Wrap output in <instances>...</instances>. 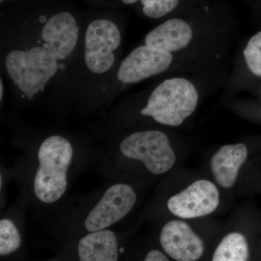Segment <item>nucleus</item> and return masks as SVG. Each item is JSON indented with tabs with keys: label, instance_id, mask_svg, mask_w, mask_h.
Here are the masks:
<instances>
[{
	"label": "nucleus",
	"instance_id": "nucleus-1",
	"mask_svg": "<svg viewBox=\"0 0 261 261\" xmlns=\"http://www.w3.org/2000/svg\"><path fill=\"white\" fill-rule=\"evenodd\" d=\"M7 74L24 97L33 100L62 70L50 51L36 42L11 49L5 58Z\"/></svg>",
	"mask_w": 261,
	"mask_h": 261
},
{
	"label": "nucleus",
	"instance_id": "nucleus-2",
	"mask_svg": "<svg viewBox=\"0 0 261 261\" xmlns=\"http://www.w3.org/2000/svg\"><path fill=\"white\" fill-rule=\"evenodd\" d=\"M73 156L71 143L63 136H49L43 141L38 150L39 166L33 185L34 195L40 202L53 204L64 195Z\"/></svg>",
	"mask_w": 261,
	"mask_h": 261
},
{
	"label": "nucleus",
	"instance_id": "nucleus-3",
	"mask_svg": "<svg viewBox=\"0 0 261 261\" xmlns=\"http://www.w3.org/2000/svg\"><path fill=\"white\" fill-rule=\"evenodd\" d=\"M197 102L198 93L191 82L170 79L154 89L140 113L161 124L178 126L195 111Z\"/></svg>",
	"mask_w": 261,
	"mask_h": 261
},
{
	"label": "nucleus",
	"instance_id": "nucleus-4",
	"mask_svg": "<svg viewBox=\"0 0 261 261\" xmlns=\"http://www.w3.org/2000/svg\"><path fill=\"white\" fill-rule=\"evenodd\" d=\"M122 36L119 27L108 18H97L86 27L84 36V62L91 75H107L114 69Z\"/></svg>",
	"mask_w": 261,
	"mask_h": 261
},
{
	"label": "nucleus",
	"instance_id": "nucleus-5",
	"mask_svg": "<svg viewBox=\"0 0 261 261\" xmlns=\"http://www.w3.org/2000/svg\"><path fill=\"white\" fill-rule=\"evenodd\" d=\"M120 150L125 157L143 163L155 175L167 172L176 163L167 135L161 130H144L127 136L120 144Z\"/></svg>",
	"mask_w": 261,
	"mask_h": 261
},
{
	"label": "nucleus",
	"instance_id": "nucleus-6",
	"mask_svg": "<svg viewBox=\"0 0 261 261\" xmlns=\"http://www.w3.org/2000/svg\"><path fill=\"white\" fill-rule=\"evenodd\" d=\"M80 36L76 19L69 12L63 11L41 23L36 42L50 51L63 70L78 48Z\"/></svg>",
	"mask_w": 261,
	"mask_h": 261
},
{
	"label": "nucleus",
	"instance_id": "nucleus-7",
	"mask_svg": "<svg viewBox=\"0 0 261 261\" xmlns=\"http://www.w3.org/2000/svg\"><path fill=\"white\" fill-rule=\"evenodd\" d=\"M137 195L126 184H116L108 189L102 198L89 211L84 221L88 232L105 229L116 224L133 208Z\"/></svg>",
	"mask_w": 261,
	"mask_h": 261
},
{
	"label": "nucleus",
	"instance_id": "nucleus-8",
	"mask_svg": "<svg viewBox=\"0 0 261 261\" xmlns=\"http://www.w3.org/2000/svg\"><path fill=\"white\" fill-rule=\"evenodd\" d=\"M171 53L147 45L133 49L121 61L116 78L122 84H135L160 74L172 63Z\"/></svg>",
	"mask_w": 261,
	"mask_h": 261
},
{
	"label": "nucleus",
	"instance_id": "nucleus-9",
	"mask_svg": "<svg viewBox=\"0 0 261 261\" xmlns=\"http://www.w3.org/2000/svg\"><path fill=\"white\" fill-rule=\"evenodd\" d=\"M219 205V192L212 182L198 180L168 201V210L181 219H195L212 214Z\"/></svg>",
	"mask_w": 261,
	"mask_h": 261
},
{
	"label": "nucleus",
	"instance_id": "nucleus-10",
	"mask_svg": "<svg viewBox=\"0 0 261 261\" xmlns=\"http://www.w3.org/2000/svg\"><path fill=\"white\" fill-rule=\"evenodd\" d=\"M164 251L178 261L198 260L203 254V242L187 223L173 220L164 225L160 235Z\"/></svg>",
	"mask_w": 261,
	"mask_h": 261
},
{
	"label": "nucleus",
	"instance_id": "nucleus-11",
	"mask_svg": "<svg viewBox=\"0 0 261 261\" xmlns=\"http://www.w3.org/2000/svg\"><path fill=\"white\" fill-rule=\"evenodd\" d=\"M247 154V147L243 144L223 146L214 154L211 161V171L220 187L225 189L233 187Z\"/></svg>",
	"mask_w": 261,
	"mask_h": 261
},
{
	"label": "nucleus",
	"instance_id": "nucleus-12",
	"mask_svg": "<svg viewBox=\"0 0 261 261\" xmlns=\"http://www.w3.org/2000/svg\"><path fill=\"white\" fill-rule=\"evenodd\" d=\"M192 37L191 27L181 19H170L148 33L145 44L173 53L188 45Z\"/></svg>",
	"mask_w": 261,
	"mask_h": 261
},
{
	"label": "nucleus",
	"instance_id": "nucleus-13",
	"mask_svg": "<svg viewBox=\"0 0 261 261\" xmlns=\"http://www.w3.org/2000/svg\"><path fill=\"white\" fill-rule=\"evenodd\" d=\"M77 252L82 261L118 260V242L116 233L107 228L89 232L79 242Z\"/></svg>",
	"mask_w": 261,
	"mask_h": 261
},
{
	"label": "nucleus",
	"instance_id": "nucleus-14",
	"mask_svg": "<svg viewBox=\"0 0 261 261\" xmlns=\"http://www.w3.org/2000/svg\"><path fill=\"white\" fill-rule=\"evenodd\" d=\"M249 258L248 244L240 233L226 235L215 250L214 261H245Z\"/></svg>",
	"mask_w": 261,
	"mask_h": 261
},
{
	"label": "nucleus",
	"instance_id": "nucleus-15",
	"mask_svg": "<svg viewBox=\"0 0 261 261\" xmlns=\"http://www.w3.org/2000/svg\"><path fill=\"white\" fill-rule=\"evenodd\" d=\"M21 237L14 223L9 219L0 221V255L7 256L21 246Z\"/></svg>",
	"mask_w": 261,
	"mask_h": 261
},
{
	"label": "nucleus",
	"instance_id": "nucleus-16",
	"mask_svg": "<svg viewBox=\"0 0 261 261\" xmlns=\"http://www.w3.org/2000/svg\"><path fill=\"white\" fill-rule=\"evenodd\" d=\"M244 56L250 71L261 77V32L253 36L247 43Z\"/></svg>",
	"mask_w": 261,
	"mask_h": 261
},
{
	"label": "nucleus",
	"instance_id": "nucleus-17",
	"mask_svg": "<svg viewBox=\"0 0 261 261\" xmlns=\"http://www.w3.org/2000/svg\"><path fill=\"white\" fill-rule=\"evenodd\" d=\"M179 0H142L144 14L150 18H162L178 6Z\"/></svg>",
	"mask_w": 261,
	"mask_h": 261
},
{
	"label": "nucleus",
	"instance_id": "nucleus-18",
	"mask_svg": "<svg viewBox=\"0 0 261 261\" xmlns=\"http://www.w3.org/2000/svg\"><path fill=\"white\" fill-rule=\"evenodd\" d=\"M145 261H168V257L159 250H153L147 252L144 259Z\"/></svg>",
	"mask_w": 261,
	"mask_h": 261
},
{
	"label": "nucleus",
	"instance_id": "nucleus-19",
	"mask_svg": "<svg viewBox=\"0 0 261 261\" xmlns=\"http://www.w3.org/2000/svg\"><path fill=\"white\" fill-rule=\"evenodd\" d=\"M4 82H3V79L0 80V100L3 101V96H4Z\"/></svg>",
	"mask_w": 261,
	"mask_h": 261
},
{
	"label": "nucleus",
	"instance_id": "nucleus-20",
	"mask_svg": "<svg viewBox=\"0 0 261 261\" xmlns=\"http://www.w3.org/2000/svg\"><path fill=\"white\" fill-rule=\"evenodd\" d=\"M139 0H121L122 3L126 5H132L134 3H137Z\"/></svg>",
	"mask_w": 261,
	"mask_h": 261
},
{
	"label": "nucleus",
	"instance_id": "nucleus-21",
	"mask_svg": "<svg viewBox=\"0 0 261 261\" xmlns=\"http://www.w3.org/2000/svg\"><path fill=\"white\" fill-rule=\"evenodd\" d=\"M0 1L3 2V0H0Z\"/></svg>",
	"mask_w": 261,
	"mask_h": 261
}]
</instances>
